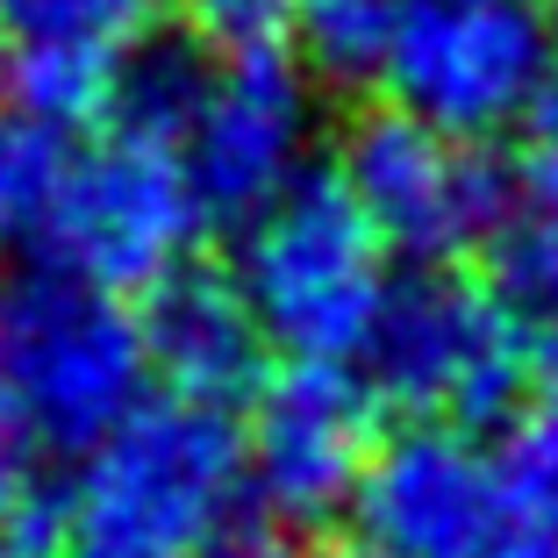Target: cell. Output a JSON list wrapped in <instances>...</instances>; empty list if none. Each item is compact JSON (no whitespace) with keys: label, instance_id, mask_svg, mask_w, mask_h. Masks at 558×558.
Here are the masks:
<instances>
[{"label":"cell","instance_id":"cell-1","mask_svg":"<svg viewBox=\"0 0 558 558\" xmlns=\"http://www.w3.org/2000/svg\"><path fill=\"white\" fill-rule=\"evenodd\" d=\"M236 501L244 437L230 415L165 395L80 451L50 501V558H201Z\"/></svg>","mask_w":558,"mask_h":558},{"label":"cell","instance_id":"cell-2","mask_svg":"<svg viewBox=\"0 0 558 558\" xmlns=\"http://www.w3.org/2000/svg\"><path fill=\"white\" fill-rule=\"evenodd\" d=\"M0 395L36 451H94L150 395L144 315L122 294L36 265L0 287Z\"/></svg>","mask_w":558,"mask_h":558},{"label":"cell","instance_id":"cell-3","mask_svg":"<svg viewBox=\"0 0 558 558\" xmlns=\"http://www.w3.org/2000/svg\"><path fill=\"white\" fill-rule=\"evenodd\" d=\"M395 251L373 236L359 201L329 180H301L258 208L236 236V294L251 301L265 344L315 365H359L379 308L395 294Z\"/></svg>","mask_w":558,"mask_h":558},{"label":"cell","instance_id":"cell-4","mask_svg":"<svg viewBox=\"0 0 558 558\" xmlns=\"http://www.w3.org/2000/svg\"><path fill=\"white\" fill-rule=\"evenodd\" d=\"M373 401L401 409L409 423L473 429L523 409L537 359H530V315L494 279H465L451 265L395 279L373 337L359 351Z\"/></svg>","mask_w":558,"mask_h":558},{"label":"cell","instance_id":"cell-5","mask_svg":"<svg viewBox=\"0 0 558 558\" xmlns=\"http://www.w3.org/2000/svg\"><path fill=\"white\" fill-rule=\"evenodd\" d=\"M373 86L465 144L530 130L558 86V22L544 0H387Z\"/></svg>","mask_w":558,"mask_h":558},{"label":"cell","instance_id":"cell-6","mask_svg":"<svg viewBox=\"0 0 558 558\" xmlns=\"http://www.w3.org/2000/svg\"><path fill=\"white\" fill-rule=\"evenodd\" d=\"M208 230L180 150L130 130H100L65 158V180L50 194L36 244L44 265L86 279L100 294H150L186 272V251Z\"/></svg>","mask_w":558,"mask_h":558},{"label":"cell","instance_id":"cell-7","mask_svg":"<svg viewBox=\"0 0 558 558\" xmlns=\"http://www.w3.org/2000/svg\"><path fill=\"white\" fill-rule=\"evenodd\" d=\"M337 186L359 201L373 236L409 265H459L494 251L515 222V186L480 144L379 108L337 150Z\"/></svg>","mask_w":558,"mask_h":558},{"label":"cell","instance_id":"cell-8","mask_svg":"<svg viewBox=\"0 0 558 558\" xmlns=\"http://www.w3.org/2000/svg\"><path fill=\"white\" fill-rule=\"evenodd\" d=\"M315 144V94L308 72L279 44H208L180 122V165L208 222L244 230L287 186L308 180Z\"/></svg>","mask_w":558,"mask_h":558},{"label":"cell","instance_id":"cell-9","mask_svg":"<svg viewBox=\"0 0 558 558\" xmlns=\"http://www.w3.org/2000/svg\"><path fill=\"white\" fill-rule=\"evenodd\" d=\"M351 515H359V544L387 558H509L501 459L473 444V429H395L365 465Z\"/></svg>","mask_w":558,"mask_h":558},{"label":"cell","instance_id":"cell-10","mask_svg":"<svg viewBox=\"0 0 558 558\" xmlns=\"http://www.w3.org/2000/svg\"><path fill=\"white\" fill-rule=\"evenodd\" d=\"M373 387L359 365H315L294 359L251 395L244 429V487L251 501L315 523L359 501L365 465H373Z\"/></svg>","mask_w":558,"mask_h":558},{"label":"cell","instance_id":"cell-11","mask_svg":"<svg viewBox=\"0 0 558 558\" xmlns=\"http://www.w3.org/2000/svg\"><path fill=\"white\" fill-rule=\"evenodd\" d=\"M144 344H150V379L165 395L222 415L265 387V351H272L251 301L236 294V279L201 272V265H186L144 294Z\"/></svg>","mask_w":558,"mask_h":558},{"label":"cell","instance_id":"cell-12","mask_svg":"<svg viewBox=\"0 0 558 558\" xmlns=\"http://www.w3.org/2000/svg\"><path fill=\"white\" fill-rule=\"evenodd\" d=\"M494 287L537 323L558 315V86L530 116V150L515 180V222L494 244Z\"/></svg>","mask_w":558,"mask_h":558},{"label":"cell","instance_id":"cell-13","mask_svg":"<svg viewBox=\"0 0 558 558\" xmlns=\"http://www.w3.org/2000/svg\"><path fill=\"white\" fill-rule=\"evenodd\" d=\"M494 459L509 494V558H558V344L544 351Z\"/></svg>","mask_w":558,"mask_h":558},{"label":"cell","instance_id":"cell-14","mask_svg":"<svg viewBox=\"0 0 558 558\" xmlns=\"http://www.w3.org/2000/svg\"><path fill=\"white\" fill-rule=\"evenodd\" d=\"M65 158H72L65 130L36 122L15 100H0V251L44 230L50 194L65 180Z\"/></svg>","mask_w":558,"mask_h":558},{"label":"cell","instance_id":"cell-15","mask_svg":"<svg viewBox=\"0 0 558 558\" xmlns=\"http://www.w3.org/2000/svg\"><path fill=\"white\" fill-rule=\"evenodd\" d=\"M165 0H0V44L8 50H130L150 36Z\"/></svg>","mask_w":558,"mask_h":558},{"label":"cell","instance_id":"cell-16","mask_svg":"<svg viewBox=\"0 0 558 558\" xmlns=\"http://www.w3.org/2000/svg\"><path fill=\"white\" fill-rule=\"evenodd\" d=\"M294 36H301V58L315 72L373 86L379 44H387V0H301Z\"/></svg>","mask_w":558,"mask_h":558},{"label":"cell","instance_id":"cell-17","mask_svg":"<svg viewBox=\"0 0 558 558\" xmlns=\"http://www.w3.org/2000/svg\"><path fill=\"white\" fill-rule=\"evenodd\" d=\"M201 558H308V537H301L294 515L265 509V501H236Z\"/></svg>","mask_w":558,"mask_h":558},{"label":"cell","instance_id":"cell-18","mask_svg":"<svg viewBox=\"0 0 558 558\" xmlns=\"http://www.w3.org/2000/svg\"><path fill=\"white\" fill-rule=\"evenodd\" d=\"M180 8L201 44H272L301 15V0H180Z\"/></svg>","mask_w":558,"mask_h":558},{"label":"cell","instance_id":"cell-19","mask_svg":"<svg viewBox=\"0 0 558 558\" xmlns=\"http://www.w3.org/2000/svg\"><path fill=\"white\" fill-rule=\"evenodd\" d=\"M29 494H36V444H29V429L15 423L8 395H0V537L29 515Z\"/></svg>","mask_w":558,"mask_h":558},{"label":"cell","instance_id":"cell-20","mask_svg":"<svg viewBox=\"0 0 558 558\" xmlns=\"http://www.w3.org/2000/svg\"><path fill=\"white\" fill-rule=\"evenodd\" d=\"M337 558H387V551H373V544H344Z\"/></svg>","mask_w":558,"mask_h":558},{"label":"cell","instance_id":"cell-21","mask_svg":"<svg viewBox=\"0 0 558 558\" xmlns=\"http://www.w3.org/2000/svg\"><path fill=\"white\" fill-rule=\"evenodd\" d=\"M544 8H551V22H558V0H544Z\"/></svg>","mask_w":558,"mask_h":558},{"label":"cell","instance_id":"cell-22","mask_svg":"<svg viewBox=\"0 0 558 558\" xmlns=\"http://www.w3.org/2000/svg\"><path fill=\"white\" fill-rule=\"evenodd\" d=\"M0 558H22V551H0Z\"/></svg>","mask_w":558,"mask_h":558}]
</instances>
